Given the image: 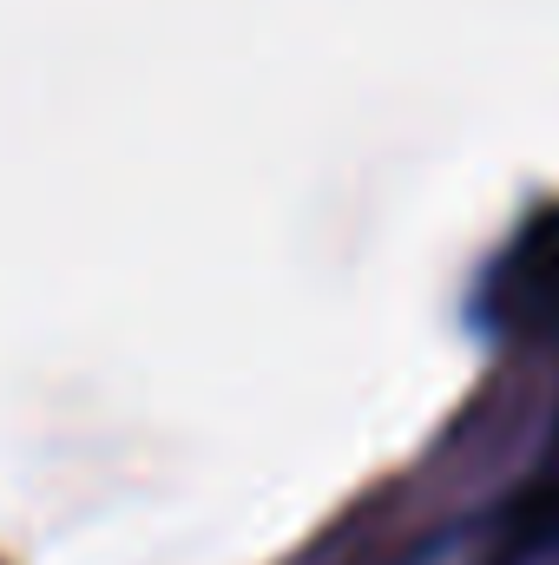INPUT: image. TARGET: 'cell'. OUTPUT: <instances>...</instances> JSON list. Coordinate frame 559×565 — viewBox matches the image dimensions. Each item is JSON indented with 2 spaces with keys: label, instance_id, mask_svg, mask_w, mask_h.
Returning <instances> with one entry per match:
<instances>
[{
  "label": "cell",
  "instance_id": "cell-1",
  "mask_svg": "<svg viewBox=\"0 0 559 565\" xmlns=\"http://www.w3.org/2000/svg\"><path fill=\"white\" fill-rule=\"evenodd\" d=\"M487 316L507 329H547L559 322V211L534 217L520 244L500 257L487 282Z\"/></svg>",
  "mask_w": 559,
  "mask_h": 565
},
{
  "label": "cell",
  "instance_id": "cell-2",
  "mask_svg": "<svg viewBox=\"0 0 559 565\" xmlns=\"http://www.w3.org/2000/svg\"><path fill=\"white\" fill-rule=\"evenodd\" d=\"M547 540H559V440L547 454V467L514 493V507L500 520V565L527 559V553H547Z\"/></svg>",
  "mask_w": 559,
  "mask_h": 565
}]
</instances>
